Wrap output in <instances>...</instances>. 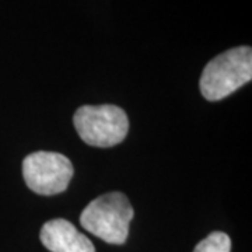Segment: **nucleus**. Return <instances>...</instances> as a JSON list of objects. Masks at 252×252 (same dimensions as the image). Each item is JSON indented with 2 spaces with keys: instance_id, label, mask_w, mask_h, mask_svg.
I'll use <instances>...</instances> for the list:
<instances>
[{
  "instance_id": "nucleus-1",
  "label": "nucleus",
  "mask_w": 252,
  "mask_h": 252,
  "mask_svg": "<svg viewBox=\"0 0 252 252\" xmlns=\"http://www.w3.org/2000/svg\"><path fill=\"white\" fill-rule=\"evenodd\" d=\"M252 79V49L238 46L228 49L207 63L199 87L209 101H219L233 94Z\"/></svg>"
},
{
  "instance_id": "nucleus-2",
  "label": "nucleus",
  "mask_w": 252,
  "mask_h": 252,
  "mask_svg": "<svg viewBox=\"0 0 252 252\" xmlns=\"http://www.w3.org/2000/svg\"><path fill=\"white\" fill-rule=\"evenodd\" d=\"M133 207L121 192H108L90 202L81 212L80 224L108 244H125Z\"/></svg>"
},
{
  "instance_id": "nucleus-3",
  "label": "nucleus",
  "mask_w": 252,
  "mask_h": 252,
  "mask_svg": "<svg viewBox=\"0 0 252 252\" xmlns=\"http://www.w3.org/2000/svg\"><path fill=\"white\" fill-rule=\"evenodd\" d=\"M73 124L84 143L94 147H112L127 135L129 121L117 105H83L76 111Z\"/></svg>"
},
{
  "instance_id": "nucleus-4",
  "label": "nucleus",
  "mask_w": 252,
  "mask_h": 252,
  "mask_svg": "<svg viewBox=\"0 0 252 252\" xmlns=\"http://www.w3.org/2000/svg\"><path fill=\"white\" fill-rule=\"evenodd\" d=\"M70 160L61 153L35 152L23 161V177L27 187L38 195H58L69 187L73 177Z\"/></svg>"
},
{
  "instance_id": "nucleus-5",
  "label": "nucleus",
  "mask_w": 252,
  "mask_h": 252,
  "mask_svg": "<svg viewBox=\"0 0 252 252\" xmlns=\"http://www.w3.org/2000/svg\"><path fill=\"white\" fill-rule=\"evenodd\" d=\"M41 243L51 252H95L90 240L64 219H55L42 225Z\"/></svg>"
},
{
  "instance_id": "nucleus-6",
  "label": "nucleus",
  "mask_w": 252,
  "mask_h": 252,
  "mask_svg": "<svg viewBox=\"0 0 252 252\" xmlns=\"http://www.w3.org/2000/svg\"><path fill=\"white\" fill-rule=\"evenodd\" d=\"M231 251V240L230 237L221 231H215L209 234L195 247L193 252H230Z\"/></svg>"
}]
</instances>
